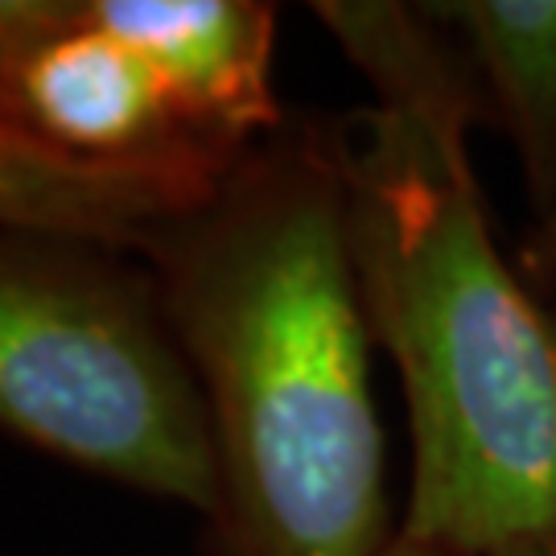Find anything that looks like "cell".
<instances>
[{
    "label": "cell",
    "mask_w": 556,
    "mask_h": 556,
    "mask_svg": "<svg viewBox=\"0 0 556 556\" xmlns=\"http://www.w3.org/2000/svg\"><path fill=\"white\" fill-rule=\"evenodd\" d=\"M0 429L211 519L219 466L157 280L91 239L0 231Z\"/></svg>",
    "instance_id": "3"
},
{
    "label": "cell",
    "mask_w": 556,
    "mask_h": 556,
    "mask_svg": "<svg viewBox=\"0 0 556 556\" xmlns=\"http://www.w3.org/2000/svg\"><path fill=\"white\" fill-rule=\"evenodd\" d=\"M523 277L536 289L556 285V215L548 223H540L528 252H523Z\"/></svg>",
    "instance_id": "9"
},
{
    "label": "cell",
    "mask_w": 556,
    "mask_h": 556,
    "mask_svg": "<svg viewBox=\"0 0 556 556\" xmlns=\"http://www.w3.org/2000/svg\"><path fill=\"white\" fill-rule=\"evenodd\" d=\"M503 556H556V528L548 536H540V540H532V544L516 548V553H503Z\"/></svg>",
    "instance_id": "11"
},
{
    "label": "cell",
    "mask_w": 556,
    "mask_h": 556,
    "mask_svg": "<svg viewBox=\"0 0 556 556\" xmlns=\"http://www.w3.org/2000/svg\"><path fill=\"white\" fill-rule=\"evenodd\" d=\"M470 62L486 116L516 149L540 223L556 215V0L425 4Z\"/></svg>",
    "instance_id": "7"
},
{
    "label": "cell",
    "mask_w": 556,
    "mask_h": 556,
    "mask_svg": "<svg viewBox=\"0 0 556 556\" xmlns=\"http://www.w3.org/2000/svg\"><path fill=\"white\" fill-rule=\"evenodd\" d=\"M371 108L346 119L358 293L400 376L413 478L400 536L503 556L556 528V314L491 231L470 62L425 4L321 0Z\"/></svg>",
    "instance_id": "1"
},
{
    "label": "cell",
    "mask_w": 556,
    "mask_h": 556,
    "mask_svg": "<svg viewBox=\"0 0 556 556\" xmlns=\"http://www.w3.org/2000/svg\"><path fill=\"white\" fill-rule=\"evenodd\" d=\"M223 178L161 165H79L38 149L0 119V231L91 239L124 256H144Z\"/></svg>",
    "instance_id": "6"
},
{
    "label": "cell",
    "mask_w": 556,
    "mask_h": 556,
    "mask_svg": "<svg viewBox=\"0 0 556 556\" xmlns=\"http://www.w3.org/2000/svg\"><path fill=\"white\" fill-rule=\"evenodd\" d=\"M379 556H466V553H454V548H441V544H420V540H404L396 532V540L383 548Z\"/></svg>",
    "instance_id": "10"
},
{
    "label": "cell",
    "mask_w": 556,
    "mask_h": 556,
    "mask_svg": "<svg viewBox=\"0 0 556 556\" xmlns=\"http://www.w3.org/2000/svg\"><path fill=\"white\" fill-rule=\"evenodd\" d=\"M0 119L54 157L79 165H161L227 174L243 153L202 140L157 75L103 29L91 0L0 79Z\"/></svg>",
    "instance_id": "4"
},
{
    "label": "cell",
    "mask_w": 556,
    "mask_h": 556,
    "mask_svg": "<svg viewBox=\"0 0 556 556\" xmlns=\"http://www.w3.org/2000/svg\"><path fill=\"white\" fill-rule=\"evenodd\" d=\"M75 13V0H0V79Z\"/></svg>",
    "instance_id": "8"
},
{
    "label": "cell",
    "mask_w": 556,
    "mask_h": 556,
    "mask_svg": "<svg viewBox=\"0 0 556 556\" xmlns=\"http://www.w3.org/2000/svg\"><path fill=\"white\" fill-rule=\"evenodd\" d=\"M342 144L346 119H285L144 252L211 420L215 556L396 540Z\"/></svg>",
    "instance_id": "2"
},
{
    "label": "cell",
    "mask_w": 556,
    "mask_h": 556,
    "mask_svg": "<svg viewBox=\"0 0 556 556\" xmlns=\"http://www.w3.org/2000/svg\"><path fill=\"white\" fill-rule=\"evenodd\" d=\"M91 13L140 54L202 140L239 157L289 119L273 96L277 4L91 0Z\"/></svg>",
    "instance_id": "5"
}]
</instances>
